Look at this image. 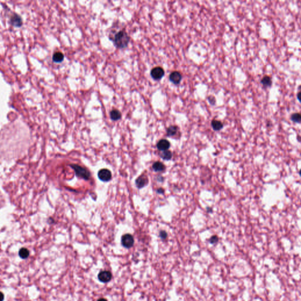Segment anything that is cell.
Returning a JSON list of instances; mask_svg holds the SVG:
<instances>
[{"instance_id":"cell-3","label":"cell","mask_w":301,"mask_h":301,"mask_svg":"<svg viewBox=\"0 0 301 301\" xmlns=\"http://www.w3.org/2000/svg\"><path fill=\"white\" fill-rule=\"evenodd\" d=\"M121 243L124 247L126 248H130L134 245V240L131 235L127 234L122 236L121 239Z\"/></svg>"},{"instance_id":"cell-15","label":"cell","mask_w":301,"mask_h":301,"mask_svg":"<svg viewBox=\"0 0 301 301\" xmlns=\"http://www.w3.org/2000/svg\"><path fill=\"white\" fill-rule=\"evenodd\" d=\"M261 82L263 85V86H264L265 87H271L272 83L271 77L270 76H267V75L264 76L262 78Z\"/></svg>"},{"instance_id":"cell-20","label":"cell","mask_w":301,"mask_h":301,"mask_svg":"<svg viewBox=\"0 0 301 301\" xmlns=\"http://www.w3.org/2000/svg\"><path fill=\"white\" fill-rule=\"evenodd\" d=\"M218 240H219L218 237L216 235H214V236H212L210 239V242L212 244H215L218 242Z\"/></svg>"},{"instance_id":"cell-9","label":"cell","mask_w":301,"mask_h":301,"mask_svg":"<svg viewBox=\"0 0 301 301\" xmlns=\"http://www.w3.org/2000/svg\"><path fill=\"white\" fill-rule=\"evenodd\" d=\"M169 147H170L169 142L165 139H162L160 140L157 144V148L159 150H163V151L168 150Z\"/></svg>"},{"instance_id":"cell-10","label":"cell","mask_w":301,"mask_h":301,"mask_svg":"<svg viewBox=\"0 0 301 301\" xmlns=\"http://www.w3.org/2000/svg\"><path fill=\"white\" fill-rule=\"evenodd\" d=\"M10 21H11V23L12 24V25H13L14 26L16 27H21L22 25V18H21L20 16H19L16 14H14L11 16Z\"/></svg>"},{"instance_id":"cell-14","label":"cell","mask_w":301,"mask_h":301,"mask_svg":"<svg viewBox=\"0 0 301 301\" xmlns=\"http://www.w3.org/2000/svg\"><path fill=\"white\" fill-rule=\"evenodd\" d=\"M64 58V54L61 52H56L54 54L52 57V60L55 62L59 63L62 62Z\"/></svg>"},{"instance_id":"cell-1","label":"cell","mask_w":301,"mask_h":301,"mask_svg":"<svg viewBox=\"0 0 301 301\" xmlns=\"http://www.w3.org/2000/svg\"><path fill=\"white\" fill-rule=\"evenodd\" d=\"M130 38L126 31L122 30L117 32L113 38V42L115 45L118 48H124L127 47L130 42Z\"/></svg>"},{"instance_id":"cell-24","label":"cell","mask_w":301,"mask_h":301,"mask_svg":"<svg viewBox=\"0 0 301 301\" xmlns=\"http://www.w3.org/2000/svg\"><path fill=\"white\" fill-rule=\"evenodd\" d=\"M300 95H301V92H299L298 93V94H297V98H298V100L300 101Z\"/></svg>"},{"instance_id":"cell-21","label":"cell","mask_w":301,"mask_h":301,"mask_svg":"<svg viewBox=\"0 0 301 301\" xmlns=\"http://www.w3.org/2000/svg\"><path fill=\"white\" fill-rule=\"evenodd\" d=\"M207 99H208V100L209 101V102H210V103L211 104H212V105H215V104L216 103V100H215V98L214 97H213V96H209Z\"/></svg>"},{"instance_id":"cell-16","label":"cell","mask_w":301,"mask_h":301,"mask_svg":"<svg viewBox=\"0 0 301 301\" xmlns=\"http://www.w3.org/2000/svg\"><path fill=\"white\" fill-rule=\"evenodd\" d=\"M178 130V128L177 126H175V125L170 126L166 130L167 136H175L177 134Z\"/></svg>"},{"instance_id":"cell-17","label":"cell","mask_w":301,"mask_h":301,"mask_svg":"<svg viewBox=\"0 0 301 301\" xmlns=\"http://www.w3.org/2000/svg\"><path fill=\"white\" fill-rule=\"evenodd\" d=\"M29 255H30V252L27 248H22L19 251V256L22 259L27 258Z\"/></svg>"},{"instance_id":"cell-19","label":"cell","mask_w":301,"mask_h":301,"mask_svg":"<svg viewBox=\"0 0 301 301\" xmlns=\"http://www.w3.org/2000/svg\"><path fill=\"white\" fill-rule=\"evenodd\" d=\"M291 120L297 123H300L301 120V115L300 113L293 114L291 117Z\"/></svg>"},{"instance_id":"cell-4","label":"cell","mask_w":301,"mask_h":301,"mask_svg":"<svg viewBox=\"0 0 301 301\" xmlns=\"http://www.w3.org/2000/svg\"><path fill=\"white\" fill-rule=\"evenodd\" d=\"M165 74L164 70L162 68L160 67H156L153 68L150 71V75L155 80L161 79Z\"/></svg>"},{"instance_id":"cell-6","label":"cell","mask_w":301,"mask_h":301,"mask_svg":"<svg viewBox=\"0 0 301 301\" xmlns=\"http://www.w3.org/2000/svg\"><path fill=\"white\" fill-rule=\"evenodd\" d=\"M112 273L111 272L103 271L100 272L98 275V278L100 281L103 283H106L111 281L112 279Z\"/></svg>"},{"instance_id":"cell-25","label":"cell","mask_w":301,"mask_h":301,"mask_svg":"<svg viewBox=\"0 0 301 301\" xmlns=\"http://www.w3.org/2000/svg\"><path fill=\"white\" fill-rule=\"evenodd\" d=\"M97 301H107V300L106 299H105V298H100V299H99Z\"/></svg>"},{"instance_id":"cell-7","label":"cell","mask_w":301,"mask_h":301,"mask_svg":"<svg viewBox=\"0 0 301 301\" xmlns=\"http://www.w3.org/2000/svg\"><path fill=\"white\" fill-rule=\"evenodd\" d=\"M182 79V76L178 71H174L169 75V80L174 84H179Z\"/></svg>"},{"instance_id":"cell-5","label":"cell","mask_w":301,"mask_h":301,"mask_svg":"<svg viewBox=\"0 0 301 301\" xmlns=\"http://www.w3.org/2000/svg\"><path fill=\"white\" fill-rule=\"evenodd\" d=\"M98 176L100 180L104 182H108L111 180L112 178L111 172L108 169H102L100 170L98 174Z\"/></svg>"},{"instance_id":"cell-8","label":"cell","mask_w":301,"mask_h":301,"mask_svg":"<svg viewBox=\"0 0 301 301\" xmlns=\"http://www.w3.org/2000/svg\"><path fill=\"white\" fill-rule=\"evenodd\" d=\"M148 177L145 175H142L139 177L136 181V185L138 188H142L148 184Z\"/></svg>"},{"instance_id":"cell-12","label":"cell","mask_w":301,"mask_h":301,"mask_svg":"<svg viewBox=\"0 0 301 301\" xmlns=\"http://www.w3.org/2000/svg\"><path fill=\"white\" fill-rule=\"evenodd\" d=\"M110 118L112 120L118 121L121 118V113L118 109H113L110 112Z\"/></svg>"},{"instance_id":"cell-2","label":"cell","mask_w":301,"mask_h":301,"mask_svg":"<svg viewBox=\"0 0 301 301\" xmlns=\"http://www.w3.org/2000/svg\"><path fill=\"white\" fill-rule=\"evenodd\" d=\"M71 166L74 169L76 175L81 178L85 180H88L90 178V172L85 168L81 167L78 165H71Z\"/></svg>"},{"instance_id":"cell-22","label":"cell","mask_w":301,"mask_h":301,"mask_svg":"<svg viewBox=\"0 0 301 301\" xmlns=\"http://www.w3.org/2000/svg\"><path fill=\"white\" fill-rule=\"evenodd\" d=\"M160 237L162 239H166L167 237V234L165 231H161L160 232Z\"/></svg>"},{"instance_id":"cell-11","label":"cell","mask_w":301,"mask_h":301,"mask_svg":"<svg viewBox=\"0 0 301 301\" xmlns=\"http://www.w3.org/2000/svg\"><path fill=\"white\" fill-rule=\"evenodd\" d=\"M211 126L213 128V130L215 131H219L221 130L223 127L224 124L223 123L220 121L216 120H213L211 122Z\"/></svg>"},{"instance_id":"cell-13","label":"cell","mask_w":301,"mask_h":301,"mask_svg":"<svg viewBox=\"0 0 301 301\" xmlns=\"http://www.w3.org/2000/svg\"><path fill=\"white\" fill-rule=\"evenodd\" d=\"M152 168L156 172H162L165 170V166L161 162H156L153 164Z\"/></svg>"},{"instance_id":"cell-23","label":"cell","mask_w":301,"mask_h":301,"mask_svg":"<svg viewBox=\"0 0 301 301\" xmlns=\"http://www.w3.org/2000/svg\"><path fill=\"white\" fill-rule=\"evenodd\" d=\"M4 294L1 292H0V301H4Z\"/></svg>"},{"instance_id":"cell-18","label":"cell","mask_w":301,"mask_h":301,"mask_svg":"<svg viewBox=\"0 0 301 301\" xmlns=\"http://www.w3.org/2000/svg\"><path fill=\"white\" fill-rule=\"evenodd\" d=\"M161 158L163 159H165V160H169L171 159L172 156V153L171 151L169 150H164L163 151L161 154Z\"/></svg>"}]
</instances>
